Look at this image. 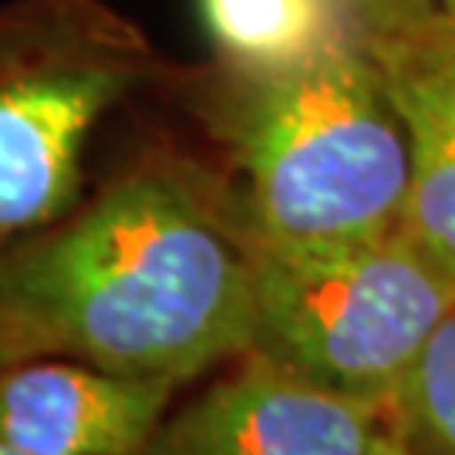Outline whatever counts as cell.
I'll return each instance as SVG.
<instances>
[{"label":"cell","mask_w":455,"mask_h":455,"mask_svg":"<svg viewBox=\"0 0 455 455\" xmlns=\"http://www.w3.org/2000/svg\"><path fill=\"white\" fill-rule=\"evenodd\" d=\"M391 439L411 455H455V307L432 331L385 408Z\"/></svg>","instance_id":"obj_9"},{"label":"cell","mask_w":455,"mask_h":455,"mask_svg":"<svg viewBox=\"0 0 455 455\" xmlns=\"http://www.w3.org/2000/svg\"><path fill=\"white\" fill-rule=\"evenodd\" d=\"M381 455H411V452H405L398 442L391 439V432H388V442H385V449H381Z\"/></svg>","instance_id":"obj_11"},{"label":"cell","mask_w":455,"mask_h":455,"mask_svg":"<svg viewBox=\"0 0 455 455\" xmlns=\"http://www.w3.org/2000/svg\"><path fill=\"white\" fill-rule=\"evenodd\" d=\"M20 358H28L24 347L17 344V338L7 331V324L0 321V368H7V364H14V361H20Z\"/></svg>","instance_id":"obj_10"},{"label":"cell","mask_w":455,"mask_h":455,"mask_svg":"<svg viewBox=\"0 0 455 455\" xmlns=\"http://www.w3.org/2000/svg\"><path fill=\"white\" fill-rule=\"evenodd\" d=\"M101 61L24 68L0 78V243L54 223L82 186V148L125 92Z\"/></svg>","instance_id":"obj_5"},{"label":"cell","mask_w":455,"mask_h":455,"mask_svg":"<svg viewBox=\"0 0 455 455\" xmlns=\"http://www.w3.org/2000/svg\"><path fill=\"white\" fill-rule=\"evenodd\" d=\"M364 48L408 135L402 227L455 280V20H395Z\"/></svg>","instance_id":"obj_6"},{"label":"cell","mask_w":455,"mask_h":455,"mask_svg":"<svg viewBox=\"0 0 455 455\" xmlns=\"http://www.w3.org/2000/svg\"><path fill=\"white\" fill-rule=\"evenodd\" d=\"M439 11L449 17V20H455V0H439Z\"/></svg>","instance_id":"obj_12"},{"label":"cell","mask_w":455,"mask_h":455,"mask_svg":"<svg viewBox=\"0 0 455 455\" xmlns=\"http://www.w3.org/2000/svg\"><path fill=\"white\" fill-rule=\"evenodd\" d=\"M0 321L28 358L196 381L257 338L240 203L176 165L125 172L68 223L0 253Z\"/></svg>","instance_id":"obj_1"},{"label":"cell","mask_w":455,"mask_h":455,"mask_svg":"<svg viewBox=\"0 0 455 455\" xmlns=\"http://www.w3.org/2000/svg\"><path fill=\"white\" fill-rule=\"evenodd\" d=\"M250 240L257 338L250 351L331 391L388 408L455 280L405 227L368 240L283 246Z\"/></svg>","instance_id":"obj_3"},{"label":"cell","mask_w":455,"mask_h":455,"mask_svg":"<svg viewBox=\"0 0 455 455\" xmlns=\"http://www.w3.org/2000/svg\"><path fill=\"white\" fill-rule=\"evenodd\" d=\"M176 388L88 361L0 368V445L20 455H139Z\"/></svg>","instance_id":"obj_7"},{"label":"cell","mask_w":455,"mask_h":455,"mask_svg":"<svg viewBox=\"0 0 455 455\" xmlns=\"http://www.w3.org/2000/svg\"><path fill=\"white\" fill-rule=\"evenodd\" d=\"M385 408L246 351L165 415L139 455H381Z\"/></svg>","instance_id":"obj_4"},{"label":"cell","mask_w":455,"mask_h":455,"mask_svg":"<svg viewBox=\"0 0 455 455\" xmlns=\"http://www.w3.org/2000/svg\"><path fill=\"white\" fill-rule=\"evenodd\" d=\"M0 455H20V452H14V449H4V445H0Z\"/></svg>","instance_id":"obj_13"},{"label":"cell","mask_w":455,"mask_h":455,"mask_svg":"<svg viewBox=\"0 0 455 455\" xmlns=\"http://www.w3.org/2000/svg\"><path fill=\"white\" fill-rule=\"evenodd\" d=\"M199 14L246 75L304 65L347 37L341 0H199Z\"/></svg>","instance_id":"obj_8"},{"label":"cell","mask_w":455,"mask_h":455,"mask_svg":"<svg viewBox=\"0 0 455 455\" xmlns=\"http://www.w3.org/2000/svg\"><path fill=\"white\" fill-rule=\"evenodd\" d=\"M246 78L220 129L253 240L344 243L402 227L408 135L364 44L344 37L304 65Z\"/></svg>","instance_id":"obj_2"}]
</instances>
